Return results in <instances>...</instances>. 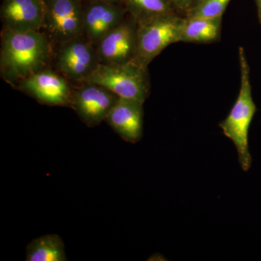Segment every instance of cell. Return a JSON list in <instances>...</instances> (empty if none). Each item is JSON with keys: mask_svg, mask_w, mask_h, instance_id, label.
Wrapping results in <instances>:
<instances>
[{"mask_svg": "<svg viewBox=\"0 0 261 261\" xmlns=\"http://www.w3.org/2000/svg\"><path fill=\"white\" fill-rule=\"evenodd\" d=\"M0 70L3 80L19 85L29 75L45 68L51 42L41 31H2Z\"/></svg>", "mask_w": 261, "mask_h": 261, "instance_id": "obj_1", "label": "cell"}, {"mask_svg": "<svg viewBox=\"0 0 261 261\" xmlns=\"http://www.w3.org/2000/svg\"><path fill=\"white\" fill-rule=\"evenodd\" d=\"M238 56L241 71L240 92L232 109L226 119L220 123L219 126L224 135L234 144L241 167L244 171H247L252 163L249 151V128L257 109L252 97L250 66L243 47L239 48Z\"/></svg>", "mask_w": 261, "mask_h": 261, "instance_id": "obj_2", "label": "cell"}, {"mask_svg": "<svg viewBox=\"0 0 261 261\" xmlns=\"http://www.w3.org/2000/svg\"><path fill=\"white\" fill-rule=\"evenodd\" d=\"M185 17L178 13L159 15L137 22V38L132 61L147 68L170 44L179 42Z\"/></svg>", "mask_w": 261, "mask_h": 261, "instance_id": "obj_3", "label": "cell"}, {"mask_svg": "<svg viewBox=\"0 0 261 261\" xmlns=\"http://www.w3.org/2000/svg\"><path fill=\"white\" fill-rule=\"evenodd\" d=\"M82 82L102 86L118 97L142 103L145 102L149 95L147 68L132 61L120 64L99 63Z\"/></svg>", "mask_w": 261, "mask_h": 261, "instance_id": "obj_4", "label": "cell"}, {"mask_svg": "<svg viewBox=\"0 0 261 261\" xmlns=\"http://www.w3.org/2000/svg\"><path fill=\"white\" fill-rule=\"evenodd\" d=\"M42 29L58 45L83 36L84 0H44Z\"/></svg>", "mask_w": 261, "mask_h": 261, "instance_id": "obj_5", "label": "cell"}, {"mask_svg": "<svg viewBox=\"0 0 261 261\" xmlns=\"http://www.w3.org/2000/svg\"><path fill=\"white\" fill-rule=\"evenodd\" d=\"M99 63L97 46L84 36L61 44L56 58L62 74L79 83L85 80Z\"/></svg>", "mask_w": 261, "mask_h": 261, "instance_id": "obj_6", "label": "cell"}, {"mask_svg": "<svg viewBox=\"0 0 261 261\" xmlns=\"http://www.w3.org/2000/svg\"><path fill=\"white\" fill-rule=\"evenodd\" d=\"M81 84L72 93L70 106L86 125L97 126L106 121L119 97L102 86L87 82Z\"/></svg>", "mask_w": 261, "mask_h": 261, "instance_id": "obj_7", "label": "cell"}, {"mask_svg": "<svg viewBox=\"0 0 261 261\" xmlns=\"http://www.w3.org/2000/svg\"><path fill=\"white\" fill-rule=\"evenodd\" d=\"M18 87L43 104L67 106L71 102L73 92L66 78L46 68L29 75Z\"/></svg>", "mask_w": 261, "mask_h": 261, "instance_id": "obj_8", "label": "cell"}, {"mask_svg": "<svg viewBox=\"0 0 261 261\" xmlns=\"http://www.w3.org/2000/svg\"><path fill=\"white\" fill-rule=\"evenodd\" d=\"M137 21L130 16L111 29L97 44L99 63L120 64L132 61L137 38Z\"/></svg>", "mask_w": 261, "mask_h": 261, "instance_id": "obj_9", "label": "cell"}, {"mask_svg": "<svg viewBox=\"0 0 261 261\" xmlns=\"http://www.w3.org/2000/svg\"><path fill=\"white\" fill-rule=\"evenodd\" d=\"M126 13L123 3L84 1V37L97 45L108 32L124 20Z\"/></svg>", "mask_w": 261, "mask_h": 261, "instance_id": "obj_10", "label": "cell"}, {"mask_svg": "<svg viewBox=\"0 0 261 261\" xmlns=\"http://www.w3.org/2000/svg\"><path fill=\"white\" fill-rule=\"evenodd\" d=\"M0 16L3 28L18 32L41 31L44 18L43 0H3Z\"/></svg>", "mask_w": 261, "mask_h": 261, "instance_id": "obj_11", "label": "cell"}, {"mask_svg": "<svg viewBox=\"0 0 261 261\" xmlns=\"http://www.w3.org/2000/svg\"><path fill=\"white\" fill-rule=\"evenodd\" d=\"M143 104L118 97L106 121L123 140L137 143L142 138L143 130Z\"/></svg>", "mask_w": 261, "mask_h": 261, "instance_id": "obj_12", "label": "cell"}, {"mask_svg": "<svg viewBox=\"0 0 261 261\" xmlns=\"http://www.w3.org/2000/svg\"><path fill=\"white\" fill-rule=\"evenodd\" d=\"M222 17L215 18L185 17L179 42L212 43L221 37Z\"/></svg>", "mask_w": 261, "mask_h": 261, "instance_id": "obj_13", "label": "cell"}, {"mask_svg": "<svg viewBox=\"0 0 261 261\" xmlns=\"http://www.w3.org/2000/svg\"><path fill=\"white\" fill-rule=\"evenodd\" d=\"M65 245L57 234H46L33 240L27 247V261H66Z\"/></svg>", "mask_w": 261, "mask_h": 261, "instance_id": "obj_14", "label": "cell"}, {"mask_svg": "<svg viewBox=\"0 0 261 261\" xmlns=\"http://www.w3.org/2000/svg\"><path fill=\"white\" fill-rule=\"evenodd\" d=\"M123 4L127 13L137 22L159 15L177 13L170 0H123Z\"/></svg>", "mask_w": 261, "mask_h": 261, "instance_id": "obj_15", "label": "cell"}, {"mask_svg": "<svg viewBox=\"0 0 261 261\" xmlns=\"http://www.w3.org/2000/svg\"><path fill=\"white\" fill-rule=\"evenodd\" d=\"M231 0H202L190 13L188 18H215L223 17L225 10Z\"/></svg>", "mask_w": 261, "mask_h": 261, "instance_id": "obj_16", "label": "cell"}, {"mask_svg": "<svg viewBox=\"0 0 261 261\" xmlns=\"http://www.w3.org/2000/svg\"><path fill=\"white\" fill-rule=\"evenodd\" d=\"M170 1L172 3L178 14L185 17L193 8L196 0H170Z\"/></svg>", "mask_w": 261, "mask_h": 261, "instance_id": "obj_17", "label": "cell"}, {"mask_svg": "<svg viewBox=\"0 0 261 261\" xmlns=\"http://www.w3.org/2000/svg\"><path fill=\"white\" fill-rule=\"evenodd\" d=\"M255 5L257 7V18H258V21L261 25V0H254Z\"/></svg>", "mask_w": 261, "mask_h": 261, "instance_id": "obj_18", "label": "cell"}, {"mask_svg": "<svg viewBox=\"0 0 261 261\" xmlns=\"http://www.w3.org/2000/svg\"><path fill=\"white\" fill-rule=\"evenodd\" d=\"M84 2H106V3H123V0H84Z\"/></svg>", "mask_w": 261, "mask_h": 261, "instance_id": "obj_19", "label": "cell"}, {"mask_svg": "<svg viewBox=\"0 0 261 261\" xmlns=\"http://www.w3.org/2000/svg\"><path fill=\"white\" fill-rule=\"evenodd\" d=\"M202 0H196V2H195V5H194V7H195L196 5H197L198 4H200V3H201V2H202ZM193 7V8H194Z\"/></svg>", "mask_w": 261, "mask_h": 261, "instance_id": "obj_20", "label": "cell"}, {"mask_svg": "<svg viewBox=\"0 0 261 261\" xmlns=\"http://www.w3.org/2000/svg\"><path fill=\"white\" fill-rule=\"evenodd\" d=\"M43 1H44V0H43Z\"/></svg>", "mask_w": 261, "mask_h": 261, "instance_id": "obj_21", "label": "cell"}]
</instances>
